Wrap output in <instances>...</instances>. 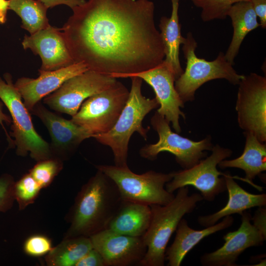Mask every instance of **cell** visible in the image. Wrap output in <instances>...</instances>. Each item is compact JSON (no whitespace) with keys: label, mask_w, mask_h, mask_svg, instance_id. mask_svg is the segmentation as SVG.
Listing matches in <instances>:
<instances>
[{"label":"cell","mask_w":266,"mask_h":266,"mask_svg":"<svg viewBox=\"0 0 266 266\" xmlns=\"http://www.w3.org/2000/svg\"><path fill=\"white\" fill-rule=\"evenodd\" d=\"M61 29L70 55L87 69L117 78L160 65L164 48L150 0H88Z\"/></svg>","instance_id":"6da1fadb"},{"label":"cell","mask_w":266,"mask_h":266,"mask_svg":"<svg viewBox=\"0 0 266 266\" xmlns=\"http://www.w3.org/2000/svg\"><path fill=\"white\" fill-rule=\"evenodd\" d=\"M122 200L114 182L97 169L76 197L64 238L90 237L107 229Z\"/></svg>","instance_id":"7a4b0ae2"},{"label":"cell","mask_w":266,"mask_h":266,"mask_svg":"<svg viewBox=\"0 0 266 266\" xmlns=\"http://www.w3.org/2000/svg\"><path fill=\"white\" fill-rule=\"evenodd\" d=\"M174 199L164 205H150L151 217L142 237L147 250L141 266H164L167 243L183 217L191 213L203 200L200 194L189 195L188 186L179 188Z\"/></svg>","instance_id":"3957f363"},{"label":"cell","mask_w":266,"mask_h":266,"mask_svg":"<svg viewBox=\"0 0 266 266\" xmlns=\"http://www.w3.org/2000/svg\"><path fill=\"white\" fill-rule=\"evenodd\" d=\"M131 88L128 100L113 127L108 132L94 135L99 143L109 147L116 166H127L129 143L132 135L137 132L146 140L150 127H143L145 117L159 104L156 99L146 98L141 92L143 80L137 76L130 77Z\"/></svg>","instance_id":"277c9868"},{"label":"cell","mask_w":266,"mask_h":266,"mask_svg":"<svg viewBox=\"0 0 266 266\" xmlns=\"http://www.w3.org/2000/svg\"><path fill=\"white\" fill-rule=\"evenodd\" d=\"M0 77V99L6 106L12 120L10 136L14 138V147L18 156L31 157L38 162L52 158L50 143L35 131L30 111L22 98L13 83L10 73Z\"/></svg>","instance_id":"5b68a950"},{"label":"cell","mask_w":266,"mask_h":266,"mask_svg":"<svg viewBox=\"0 0 266 266\" xmlns=\"http://www.w3.org/2000/svg\"><path fill=\"white\" fill-rule=\"evenodd\" d=\"M186 59L185 71L175 81V88L182 101L194 100L196 91L204 83L212 80L224 79L233 85L238 84L244 75L238 74L220 52L211 61L199 58L195 53L198 43L189 32L182 44Z\"/></svg>","instance_id":"8992f818"},{"label":"cell","mask_w":266,"mask_h":266,"mask_svg":"<svg viewBox=\"0 0 266 266\" xmlns=\"http://www.w3.org/2000/svg\"><path fill=\"white\" fill-rule=\"evenodd\" d=\"M96 167L114 182L123 200L149 205H164L175 197L165 188L166 184L172 179L173 172L165 173L149 170L138 174L131 171L128 166L100 165Z\"/></svg>","instance_id":"52a82bcc"},{"label":"cell","mask_w":266,"mask_h":266,"mask_svg":"<svg viewBox=\"0 0 266 266\" xmlns=\"http://www.w3.org/2000/svg\"><path fill=\"white\" fill-rule=\"evenodd\" d=\"M130 91L117 81L110 88L86 99L71 120L92 135L105 133L114 126L123 110Z\"/></svg>","instance_id":"ba28073f"},{"label":"cell","mask_w":266,"mask_h":266,"mask_svg":"<svg viewBox=\"0 0 266 266\" xmlns=\"http://www.w3.org/2000/svg\"><path fill=\"white\" fill-rule=\"evenodd\" d=\"M151 124L159 139L156 143L147 144L140 148L139 154L144 159L153 161L160 153L167 151L175 156L176 162L183 169H188L206 157L207 153L204 151L211 150L213 147L210 137L195 141L174 133L169 123L157 111L151 119Z\"/></svg>","instance_id":"9c48e42d"},{"label":"cell","mask_w":266,"mask_h":266,"mask_svg":"<svg viewBox=\"0 0 266 266\" xmlns=\"http://www.w3.org/2000/svg\"><path fill=\"white\" fill-rule=\"evenodd\" d=\"M212 153L204 160H201L193 166L173 171L172 179L165 185L166 189L173 193L179 188L192 186L200 192L203 200L212 201L220 193L227 190L224 173L217 168L218 164L230 157L232 151L219 145L213 146Z\"/></svg>","instance_id":"30bf717a"},{"label":"cell","mask_w":266,"mask_h":266,"mask_svg":"<svg viewBox=\"0 0 266 266\" xmlns=\"http://www.w3.org/2000/svg\"><path fill=\"white\" fill-rule=\"evenodd\" d=\"M117 81L114 77L87 70L67 80L45 97L43 102L56 112L72 117L86 99L110 88Z\"/></svg>","instance_id":"8fae6325"},{"label":"cell","mask_w":266,"mask_h":266,"mask_svg":"<svg viewBox=\"0 0 266 266\" xmlns=\"http://www.w3.org/2000/svg\"><path fill=\"white\" fill-rule=\"evenodd\" d=\"M235 109L244 133L266 141V78L255 73L244 75L239 84Z\"/></svg>","instance_id":"7c38bea8"},{"label":"cell","mask_w":266,"mask_h":266,"mask_svg":"<svg viewBox=\"0 0 266 266\" xmlns=\"http://www.w3.org/2000/svg\"><path fill=\"white\" fill-rule=\"evenodd\" d=\"M31 112L41 120L48 131L52 157L62 161L68 158L84 140L92 137L84 128L49 110L40 101Z\"/></svg>","instance_id":"4fadbf2b"},{"label":"cell","mask_w":266,"mask_h":266,"mask_svg":"<svg viewBox=\"0 0 266 266\" xmlns=\"http://www.w3.org/2000/svg\"><path fill=\"white\" fill-rule=\"evenodd\" d=\"M132 76L140 78L153 88L160 106L157 112L171 123L177 133H180V116L185 118L180 108L184 107V103L175 89L176 78L171 69L163 61L153 68L129 75L127 78Z\"/></svg>","instance_id":"5bb4252c"},{"label":"cell","mask_w":266,"mask_h":266,"mask_svg":"<svg viewBox=\"0 0 266 266\" xmlns=\"http://www.w3.org/2000/svg\"><path fill=\"white\" fill-rule=\"evenodd\" d=\"M90 238L93 248L101 255L105 266L139 265L147 250L142 237L122 234L109 229Z\"/></svg>","instance_id":"9a60e30c"},{"label":"cell","mask_w":266,"mask_h":266,"mask_svg":"<svg viewBox=\"0 0 266 266\" xmlns=\"http://www.w3.org/2000/svg\"><path fill=\"white\" fill-rule=\"evenodd\" d=\"M241 223L235 231L226 234L224 245L216 251L200 257L203 266H236L238 257L247 248L262 245L265 237L251 223V215L246 211L241 215Z\"/></svg>","instance_id":"2e32d148"},{"label":"cell","mask_w":266,"mask_h":266,"mask_svg":"<svg viewBox=\"0 0 266 266\" xmlns=\"http://www.w3.org/2000/svg\"><path fill=\"white\" fill-rule=\"evenodd\" d=\"M61 29L50 25L31 34L25 35L22 42L25 50L31 49L42 61L39 69L50 71L75 64L66 45Z\"/></svg>","instance_id":"e0dca14e"},{"label":"cell","mask_w":266,"mask_h":266,"mask_svg":"<svg viewBox=\"0 0 266 266\" xmlns=\"http://www.w3.org/2000/svg\"><path fill=\"white\" fill-rule=\"evenodd\" d=\"M88 70L83 63L50 71L38 70L36 78L22 77L14 86L20 93L24 104L31 112L41 100L59 89L68 79Z\"/></svg>","instance_id":"ac0fdd59"},{"label":"cell","mask_w":266,"mask_h":266,"mask_svg":"<svg viewBox=\"0 0 266 266\" xmlns=\"http://www.w3.org/2000/svg\"><path fill=\"white\" fill-rule=\"evenodd\" d=\"M234 219L231 216L201 230H195L188 226L187 220L182 218L176 230V235L172 244L166 250L165 260L168 266H179L186 255L203 238L217 232L231 227Z\"/></svg>","instance_id":"d6986e66"},{"label":"cell","mask_w":266,"mask_h":266,"mask_svg":"<svg viewBox=\"0 0 266 266\" xmlns=\"http://www.w3.org/2000/svg\"><path fill=\"white\" fill-rule=\"evenodd\" d=\"M228 192V200L226 205L219 211L207 215L198 217V223L208 227L216 224L221 218L234 214L241 215L244 211L254 207L266 205V194H253L240 187L229 172L224 173Z\"/></svg>","instance_id":"ffe728a7"},{"label":"cell","mask_w":266,"mask_h":266,"mask_svg":"<svg viewBox=\"0 0 266 266\" xmlns=\"http://www.w3.org/2000/svg\"><path fill=\"white\" fill-rule=\"evenodd\" d=\"M151 217L149 205L122 200L107 229L124 235L142 237L149 227Z\"/></svg>","instance_id":"44dd1931"},{"label":"cell","mask_w":266,"mask_h":266,"mask_svg":"<svg viewBox=\"0 0 266 266\" xmlns=\"http://www.w3.org/2000/svg\"><path fill=\"white\" fill-rule=\"evenodd\" d=\"M170 1L172 7L171 15L169 17H162L159 26L164 48V62L173 71L177 79L184 72L179 60V49L186 37L182 35L179 20V0Z\"/></svg>","instance_id":"7402d4cb"},{"label":"cell","mask_w":266,"mask_h":266,"mask_svg":"<svg viewBox=\"0 0 266 266\" xmlns=\"http://www.w3.org/2000/svg\"><path fill=\"white\" fill-rule=\"evenodd\" d=\"M246 141L243 152L239 157L223 160L218 165L222 169L235 167L245 173V181L252 184L255 178L266 170V145L252 133H244Z\"/></svg>","instance_id":"603a6c76"},{"label":"cell","mask_w":266,"mask_h":266,"mask_svg":"<svg viewBox=\"0 0 266 266\" xmlns=\"http://www.w3.org/2000/svg\"><path fill=\"white\" fill-rule=\"evenodd\" d=\"M227 16L232 20L233 35L225 57L233 65L242 42L246 35L260 26L257 16L250 1H242L233 4L229 9Z\"/></svg>","instance_id":"cb8c5ba5"},{"label":"cell","mask_w":266,"mask_h":266,"mask_svg":"<svg viewBox=\"0 0 266 266\" xmlns=\"http://www.w3.org/2000/svg\"><path fill=\"white\" fill-rule=\"evenodd\" d=\"M92 248L90 237L64 238L46 254L45 261L46 265L49 266H75Z\"/></svg>","instance_id":"d4e9b609"},{"label":"cell","mask_w":266,"mask_h":266,"mask_svg":"<svg viewBox=\"0 0 266 266\" xmlns=\"http://www.w3.org/2000/svg\"><path fill=\"white\" fill-rule=\"evenodd\" d=\"M8 9L21 19V27L32 34L50 25L47 8L39 0H8Z\"/></svg>","instance_id":"484cf974"},{"label":"cell","mask_w":266,"mask_h":266,"mask_svg":"<svg viewBox=\"0 0 266 266\" xmlns=\"http://www.w3.org/2000/svg\"><path fill=\"white\" fill-rule=\"evenodd\" d=\"M42 188L30 173L24 175L15 182L14 194L19 209L23 210L33 203Z\"/></svg>","instance_id":"4316f807"},{"label":"cell","mask_w":266,"mask_h":266,"mask_svg":"<svg viewBox=\"0 0 266 266\" xmlns=\"http://www.w3.org/2000/svg\"><path fill=\"white\" fill-rule=\"evenodd\" d=\"M197 7L201 9V19L204 22L215 19H225L231 7L237 2L250 0H191Z\"/></svg>","instance_id":"83f0119b"},{"label":"cell","mask_w":266,"mask_h":266,"mask_svg":"<svg viewBox=\"0 0 266 266\" xmlns=\"http://www.w3.org/2000/svg\"><path fill=\"white\" fill-rule=\"evenodd\" d=\"M63 161L52 157L37 162L29 170L42 188L47 187L63 168Z\"/></svg>","instance_id":"f1b7e54d"},{"label":"cell","mask_w":266,"mask_h":266,"mask_svg":"<svg viewBox=\"0 0 266 266\" xmlns=\"http://www.w3.org/2000/svg\"><path fill=\"white\" fill-rule=\"evenodd\" d=\"M52 248L51 240L47 236L42 234L30 236L24 244L25 253L32 257H40L46 255Z\"/></svg>","instance_id":"f546056e"},{"label":"cell","mask_w":266,"mask_h":266,"mask_svg":"<svg viewBox=\"0 0 266 266\" xmlns=\"http://www.w3.org/2000/svg\"><path fill=\"white\" fill-rule=\"evenodd\" d=\"M15 182L13 177L8 173L0 176V212H5L12 207Z\"/></svg>","instance_id":"4dcf8cb0"},{"label":"cell","mask_w":266,"mask_h":266,"mask_svg":"<svg viewBox=\"0 0 266 266\" xmlns=\"http://www.w3.org/2000/svg\"><path fill=\"white\" fill-rule=\"evenodd\" d=\"M75 266H105V264L100 254L93 248L76 264Z\"/></svg>","instance_id":"1f68e13d"},{"label":"cell","mask_w":266,"mask_h":266,"mask_svg":"<svg viewBox=\"0 0 266 266\" xmlns=\"http://www.w3.org/2000/svg\"><path fill=\"white\" fill-rule=\"evenodd\" d=\"M253 225L266 237V207H258L254 216L251 217Z\"/></svg>","instance_id":"d6a6232c"},{"label":"cell","mask_w":266,"mask_h":266,"mask_svg":"<svg viewBox=\"0 0 266 266\" xmlns=\"http://www.w3.org/2000/svg\"><path fill=\"white\" fill-rule=\"evenodd\" d=\"M253 9L260 20V25L266 28V0H250Z\"/></svg>","instance_id":"836d02e7"},{"label":"cell","mask_w":266,"mask_h":266,"mask_svg":"<svg viewBox=\"0 0 266 266\" xmlns=\"http://www.w3.org/2000/svg\"><path fill=\"white\" fill-rule=\"evenodd\" d=\"M48 9L55 6L65 4L73 9L76 6L83 4L86 0H39Z\"/></svg>","instance_id":"e575fe53"},{"label":"cell","mask_w":266,"mask_h":266,"mask_svg":"<svg viewBox=\"0 0 266 266\" xmlns=\"http://www.w3.org/2000/svg\"><path fill=\"white\" fill-rule=\"evenodd\" d=\"M3 105L4 104L2 102V101H0V125L2 127L5 133V134L6 135V138L8 140L10 147H14L13 140L12 139L10 135H9V134L8 133L4 126V123L6 124L7 125L11 124L12 120L10 116L5 114L3 111Z\"/></svg>","instance_id":"d590c367"},{"label":"cell","mask_w":266,"mask_h":266,"mask_svg":"<svg viewBox=\"0 0 266 266\" xmlns=\"http://www.w3.org/2000/svg\"><path fill=\"white\" fill-rule=\"evenodd\" d=\"M9 1L7 0H0V24L6 21L7 11L8 10Z\"/></svg>","instance_id":"8d00e7d4"}]
</instances>
